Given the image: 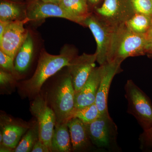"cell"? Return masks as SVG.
Returning a JSON list of instances; mask_svg holds the SVG:
<instances>
[{
	"label": "cell",
	"mask_w": 152,
	"mask_h": 152,
	"mask_svg": "<svg viewBox=\"0 0 152 152\" xmlns=\"http://www.w3.org/2000/svg\"><path fill=\"white\" fill-rule=\"evenodd\" d=\"M77 56L73 50H66L58 55L42 52L34 73L31 77L23 82L22 91L28 96H36L39 94L46 81L63 68L67 67Z\"/></svg>",
	"instance_id": "cell-1"
},
{
	"label": "cell",
	"mask_w": 152,
	"mask_h": 152,
	"mask_svg": "<svg viewBox=\"0 0 152 152\" xmlns=\"http://www.w3.org/2000/svg\"><path fill=\"white\" fill-rule=\"evenodd\" d=\"M145 34H137L125 24L116 28L108 57L107 62L122 63L127 58L147 54Z\"/></svg>",
	"instance_id": "cell-2"
},
{
	"label": "cell",
	"mask_w": 152,
	"mask_h": 152,
	"mask_svg": "<svg viewBox=\"0 0 152 152\" xmlns=\"http://www.w3.org/2000/svg\"><path fill=\"white\" fill-rule=\"evenodd\" d=\"M75 96L72 77L68 72L53 86L46 98L56 114L57 122L71 119L75 107Z\"/></svg>",
	"instance_id": "cell-3"
},
{
	"label": "cell",
	"mask_w": 152,
	"mask_h": 152,
	"mask_svg": "<svg viewBox=\"0 0 152 152\" xmlns=\"http://www.w3.org/2000/svg\"><path fill=\"white\" fill-rule=\"evenodd\" d=\"M127 113L133 116L144 130L152 126V104L150 98L132 80L124 86Z\"/></svg>",
	"instance_id": "cell-4"
},
{
	"label": "cell",
	"mask_w": 152,
	"mask_h": 152,
	"mask_svg": "<svg viewBox=\"0 0 152 152\" xmlns=\"http://www.w3.org/2000/svg\"><path fill=\"white\" fill-rule=\"evenodd\" d=\"M87 125L93 145L109 151H118V127L109 113L101 115L94 122Z\"/></svg>",
	"instance_id": "cell-5"
},
{
	"label": "cell",
	"mask_w": 152,
	"mask_h": 152,
	"mask_svg": "<svg viewBox=\"0 0 152 152\" xmlns=\"http://www.w3.org/2000/svg\"><path fill=\"white\" fill-rule=\"evenodd\" d=\"M30 111L37 119L39 139L51 151L52 139L57 122L54 112L46 98L40 94L36 96L30 106Z\"/></svg>",
	"instance_id": "cell-6"
},
{
	"label": "cell",
	"mask_w": 152,
	"mask_h": 152,
	"mask_svg": "<svg viewBox=\"0 0 152 152\" xmlns=\"http://www.w3.org/2000/svg\"><path fill=\"white\" fill-rule=\"evenodd\" d=\"M83 26L90 29L96 41V61L100 66L104 64L107 63L112 40L116 28L107 24L92 13L85 20Z\"/></svg>",
	"instance_id": "cell-7"
},
{
	"label": "cell",
	"mask_w": 152,
	"mask_h": 152,
	"mask_svg": "<svg viewBox=\"0 0 152 152\" xmlns=\"http://www.w3.org/2000/svg\"><path fill=\"white\" fill-rule=\"evenodd\" d=\"M94 14L107 24L117 28L124 24L135 14L131 0H104L95 8Z\"/></svg>",
	"instance_id": "cell-8"
},
{
	"label": "cell",
	"mask_w": 152,
	"mask_h": 152,
	"mask_svg": "<svg viewBox=\"0 0 152 152\" xmlns=\"http://www.w3.org/2000/svg\"><path fill=\"white\" fill-rule=\"evenodd\" d=\"M30 21L28 18L23 20H15L9 23L0 40V50L15 60L19 49L26 40L29 32L24 25Z\"/></svg>",
	"instance_id": "cell-9"
},
{
	"label": "cell",
	"mask_w": 152,
	"mask_h": 152,
	"mask_svg": "<svg viewBox=\"0 0 152 152\" xmlns=\"http://www.w3.org/2000/svg\"><path fill=\"white\" fill-rule=\"evenodd\" d=\"M96 54L84 53L76 56L68 66V72L72 77L75 93L83 87L95 68Z\"/></svg>",
	"instance_id": "cell-10"
},
{
	"label": "cell",
	"mask_w": 152,
	"mask_h": 152,
	"mask_svg": "<svg viewBox=\"0 0 152 152\" xmlns=\"http://www.w3.org/2000/svg\"><path fill=\"white\" fill-rule=\"evenodd\" d=\"M122 63L118 61L107 62L102 65V74L95 104L101 115L108 113V98L109 91L114 77L121 72Z\"/></svg>",
	"instance_id": "cell-11"
},
{
	"label": "cell",
	"mask_w": 152,
	"mask_h": 152,
	"mask_svg": "<svg viewBox=\"0 0 152 152\" xmlns=\"http://www.w3.org/2000/svg\"><path fill=\"white\" fill-rule=\"evenodd\" d=\"M27 18L30 21L56 17L67 19L77 23L76 19L59 5L44 2L39 0H33L29 4L27 10Z\"/></svg>",
	"instance_id": "cell-12"
},
{
	"label": "cell",
	"mask_w": 152,
	"mask_h": 152,
	"mask_svg": "<svg viewBox=\"0 0 152 152\" xmlns=\"http://www.w3.org/2000/svg\"><path fill=\"white\" fill-rule=\"evenodd\" d=\"M102 74V66L95 67L81 89L75 93V109L95 103Z\"/></svg>",
	"instance_id": "cell-13"
},
{
	"label": "cell",
	"mask_w": 152,
	"mask_h": 152,
	"mask_svg": "<svg viewBox=\"0 0 152 152\" xmlns=\"http://www.w3.org/2000/svg\"><path fill=\"white\" fill-rule=\"evenodd\" d=\"M1 131L2 133L3 145L15 149L18 145L22 136L28 130L30 126L11 118L7 116L1 117Z\"/></svg>",
	"instance_id": "cell-14"
},
{
	"label": "cell",
	"mask_w": 152,
	"mask_h": 152,
	"mask_svg": "<svg viewBox=\"0 0 152 152\" xmlns=\"http://www.w3.org/2000/svg\"><path fill=\"white\" fill-rule=\"evenodd\" d=\"M68 126L70 135L72 151H84L93 145L86 124L77 118L68 120Z\"/></svg>",
	"instance_id": "cell-15"
},
{
	"label": "cell",
	"mask_w": 152,
	"mask_h": 152,
	"mask_svg": "<svg viewBox=\"0 0 152 152\" xmlns=\"http://www.w3.org/2000/svg\"><path fill=\"white\" fill-rule=\"evenodd\" d=\"M68 121L56 122L52 139V152H69L72 151Z\"/></svg>",
	"instance_id": "cell-16"
},
{
	"label": "cell",
	"mask_w": 152,
	"mask_h": 152,
	"mask_svg": "<svg viewBox=\"0 0 152 152\" xmlns=\"http://www.w3.org/2000/svg\"><path fill=\"white\" fill-rule=\"evenodd\" d=\"M59 5L76 19L77 23L83 26L85 20L91 14L88 0H61Z\"/></svg>",
	"instance_id": "cell-17"
},
{
	"label": "cell",
	"mask_w": 152,
	"mask_h": 152,
	"mask_svg": "<svg viewBox=\"0 0 152 152\" xmlns=\"http://www.w3.org/2000/svg\"><path fill=\"white\" fill-rule=\"evenodd\" d=\"M34 53V42L29 33L15 59V67L18 73H23L30 66Z\"/></svg>",
	"instance_id": "cell-18"
},
{
	"label": "cell",
	"mask_w": 152,
	"mask_h": 152,
	"mask_svg": "<svg viewBox=\"0 0 152 152\" xmlns=\"http://www.w3.org/2000/svg\"><path fill=\"white\" fill-rule=\"evenodd\" d=\"M39 139V126L37 121L34 124L30 126L25 133L21 140L14 149L15 152H30L32 150L35 144Z\"/></svg>",
	"instance_id": "cell-19"
},
{
	"label": "cell",
	"mask_w": 152,
	"mask_h": 152,
	"mask_svg": "<svg viewBox=\"0 0 152 152\" xmlns=\"http://www.w3.org/2000/svg\"><path fill=\"white\" fill-rule=\"evenodd\" d=\"M129 29L136 33L145 34L151 26V16L141 13H135L125 23Z\"/></svg>",
	"instance_id": "cell-20"
},
{
	"label": "cell",
	"mask_w": 152,
	"mask_h": 152,
	"mask_svg": "<svg viewBox=\"0 0 152 152\" xmlns=\"http://www.w3.org/2000/svg\"><path fill=\"white\" fill-rule=\"evenodd\" d=\"M20 6L16 3L7 1L0 3V21L11 22L17 20L21 14Z\"/></svg>",
	"instance_id": "cell-21"
},
{
	"label": "cell",
	"mask_w": 152,
	"mask_h": 152,
	"mask_svg": "<svg viewBox=\"0 0 152 152\" xmlns=\"http://www.w3.org/2000/svg\"><path fill=\"white\" fill-rule=\"evenodd\" d=\"M101 114L96 104L82 108L74 109L71 118H77L85 124H91L100 116Z\"/></svg>",
	"instance_id": "cell-22"
},
{
	"label": "cell",
	"mask_w": 152,
	"mask_h": 152,
	"mask_svg": "<svg viewBox=\"0 0 152 152\" xmlns=\"http://www.w3.org/2000/svg\"><path fill=\"white\" fill-rule=\"evenodd\" d=\"M131 2L135 13L151 16L152 4L151 0H131Z\"/></svg>",
	"instance_id": "cell-23"
},
{
	"label": "cell",
	"mask_w": 152,
	"mask_h": 152,
	"mask_svg": "<svg viewBox=\"0 0 152 152\" xmlns=\"http://www.w3.org/2000/svg\"><path fill=\"white\" fill-rule=\"evenodd\" d=\"M139 139L142 151H152V126L144 130Z\"/></svg>",
	"instance_id": "cell-24"
},
{
	"label": "cell",
	"mask_w": 152,
	"mask_h": 152,
	"mask_svg": "<svg viewBox=\"0 0 152 152\" xmlns=\"http://www.w3.org/2000/svg\"><path fill=\"white\" fill-rule=\"evenodd\" d=\"M14 60L8 55L0 50V65L4 69L8 71L13 75L17 72L15 67Z\"/></svg>",
	"instance_id": "cell-25"
},
{
	"label": "cell",
	"mask_w": 152,
	"mask_h": 152,
	"mask_svg": "<svg viewBox=\"0 0 152 152\" xmlns=\"http://www.w3.org/2000/svg\"><path fill=\"white\" fill-rule=\"evenodd\" d=\"M13 74L4 71L1 69L0 70V85L1 87H7L12 84L15 79Z\"/></svg>",
	"instance_id": "cell-26"
},
{
	"label": "cell",
	"mask_w": 152,
	"mask_h": 152,
	"mask_svg": "<svg viewBox=\"0 0 152 152\" xmlns=\"http://www.w3.org/2000/svg\"><path fill=\"white\" fill-rule=\"evenodd\" d=\"M32 152H50V149L40 139H39L33 147Z\"/></svg>",
	"instance_id": "cell-27"
},
{
	"label": "cell",
	"mask_w": 152,
	"mask_h": 152,
	"mask_svg": "<svg viewBox=\"0 0 152 152\" xmlns=\"http://www.w3.org/2000/svg\"><path fill=\"white\" fill-rule=\"evenodd\" d=\"M145 34L147 39V54L152 56V25Z\"/></svg>",
	"instance_id": "cell-28"
},
{
	"label": "cell",
	"mask_w": 152,
	"mask_h": 152,
	"mask_svg": "<svg viewBox=\"0 0 152 152\" xmlns=\"http://www.w3.org/2000/svg\"><path fill=\"white\" fill-rule=\"evenodd\" d=\"M10 22L0 21V40L2 38L6 27Z\"/></svg>",
	"instance_id": "cell-29"
},
{
	"label": "cell",
	"mask_w": 152,
	"mask_h": 152,
	"mask_svg": "<svg viewBox=\"0 0 152 152\" xmlns=\"http://www.w3.org/2000/svg\"><path fill=\"white\" fill-rule=\"evenodd\" d=\"M12 149L10 148H8L3 145H1V148H0V152H10L12 151Z\"/></svg>",
	"instance_id": "cell-30"
},
{
	"label": "cell",
	"mask_w": 152,
	"mask_h": 152,
	"mask_svg": "<svg viewBox=\"0 0 152 152\" xmlns=\"http://www.w3.org/2000/svg\"><path fill=\"white\" fill-rule=\"evenodd\" d=\"M39 1L44 2L53 3V4H59L61 0H39Z\"/></svg>",
	"instance_id": "cell-31"
},
{
	"label": "cell",
	"mask_w": 152,
	"mask_h": 152,
	"mask_svg": "<svg viewBox=\"0 0 152 152\" xmlns=\"http://www.w3.org/2000/svg\"><path fill=\"white\" fill-rule=\"evenodd\" d=\"M89 2L92 6H96L100 2L101 0H88Z\"/></svg>",
	"instance_id": "cell-32"
},
{
	"label": "cell",
	"mask_w": 152,
	"mask_h": 152,
	"mask_svg": "<svg viewBox=\"0 0 152 152\" xmlns=\"http://www.w3.org/2000/svg\"><path fill=\"white\" fill-rule=\"evenodd\" d=\"M3 140V136L2 133L1 131V132H0V143L1 145L2 143Z\"/></svg>",
	"instance_id": "cell-33"
},
{
	"label": "cell",
	"mask_w": 152,
	"mask_h": 152,
	"mask_svg": "<svg viewBox=\"0 0 152 152\" xmlns=\"http://www.w3.org/2000/svg\"><path fill=\"white\" fill-rule=\"evenodd\" d=\"M151 1L152 4V0H151ZM151 18H152V15H151Z\"/></svg>",
	"instance_id": "cell-34"
}]
</instances>
